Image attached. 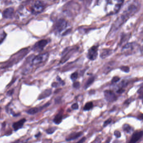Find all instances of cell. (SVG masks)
I'll return each mask as SVG.
<instances>
[{
  "mask_svg": "<svg viewBox=\"0 0 143 143\" xmlns=\"http://www.w3.org/2000/svg\"><path fill=\"white\" fill-rule=\"evenodd\" d=\"M140 6L137 0H129L121 8V13L116 22L115 28H118L130 17L134 15L139 9Z\"/></svg>",
  "mask_w": 143,
  "mask_h": 143,
  "instance_id": "1",
  "label": "cell"
},
{
  "mask_svg": "<svg viewBox=\"0 0 143 143\" xmlns=\"http://www.w3.org/2000/svg\"><path fill=\"white\" fill-rule=\"evenodd\" d=\"M124 0H98V4L108 15L118 13L122 6Z\"/></svg>",
  "mask_w": 143,
  "mask_h": 143,
  "instance_id": "2",
  "label": "cell"
},
{
  "mask_svg": "<svg viewBox=\"0 0 143 143\" xmlns=\"http://www.w3.org/2000/svg\"><path fill=\"white\" fill-rule=\"evenodd\" d=\"M33 15L34 14L32 13L30 8L23 6L20 8L16 13V18L21 21H26L31 18Z\"/></svg>",
  "mask_w": 143,
  "mask_h": 143,
  "instance_id": "3",
  "label": "cell"
},
{
  "mask_svg": "<svg viewBox=\"0 0 143 143\" xmlns=\"http://www.w3.org/2000/svg\"><path fill=\"white\" fill-rule=\"evenodd\" d=\"M30 8L33 14L36 15L43 11L45 8V5L42 1L37 0L33 3Z\"/></svg>",
  "mask_w": 143,
  "mask_h": 143,
  "instance_id": "4",
  "label": "cell"
},
{
  "mask_svg": "<svg viewBox=\"0 0 143 143\" xmlns=\"http://www.w3.org/2000/svg\"><path fill=\"white\" fill-rule=\"evenodd\" d=\"M68 26V22L65 20L59 19L55 24V31L58 34H60L65 31Z\"/></svg>",
  "mask_w": 143,
  "mask_h": 143,
  "instance_id": "5",
  "label": "cell"
},
{
  "mask_svg": "<svg viewBox=\"0 0 143 143\" xmlns=\"http://www.w3.org/2000/svg\"><path fill=\"white\" fill-rule=\"evenodd\" d=\"M75 51V48H72V47H68L65 49L62 53L63 57L60 60V63H62V64L64 63L67 60H68V59L73 54Z\"/></svg>",
  "mask_w": 143,
  "mask_h": 143,
  "instance_id": "6",
  "label": "cell"
},
{
  "mask_svg": "<svg viewBox=\"0 0 143 143\" xmlns=\"http://www.w3.org/2000/svg\"><path fill=\"white\" fill-rule=\"evenodd\" d=\"M49 54L48 53L42 54L36 56L33 59L32 64L34 65L40 64L41 63L45 62L48 58Z\"/></svg>",
  "mask_w": 143,
  "mask_h": 143,
  "instance_id": "7",
  "label": "cell"
},
{
  "mask_svg": "<svg viewBox=\"0 0 143 143\" xmlns=\"http://www.w3.org/2000/svg\"><path fill=\"white\" fill-rule=\"evenodd\" d=\"M48 42V41L46 39H42L41 40L39 41V42H37L34 46L33 47V51L36 52H40L43 50L46 46L47 45Z\"/></svg>",
  "mask_w": 143,
  "mask_h": 143,
  "instance_id": "8",
  "label": "cell"
},
{
  "mask_svg": "<svg viewBox=\"0 0 143 143\" xmlns=\"http://www.w3.org/2000/svg\"><path fill=\"white\" fill-rule=\"evenodd\" d=\"M137 43L135 42L127 43L123 47L122 51L125 52L126 54L130 55L131 54L134 53L133 51L137 47H138Z\"/></svg>",
  "mask_w": 143,
  "mask_h": 143,
  "instance_id": "9",
  "label": "cell"
},
{
  "mask_svg": "<svg viewBox=\"0 0 143 143\" xmlns=\"http://www.w3.org/2000/svg\"><path fill=\"white\" fill-rule=\"evenodd\" d=\"M98 46H93L88 50L87 58L91 60H94L97 58L98 55Z\"/></svg>",
  "mask_w": 143,
  "mask_h": 143,
  "instance_id": "10",
  "label": "cell"
},
{
  "mask_svg": "<svg viewBox=\"0 0 143 143\" xmlns=\"http://www.w3.org/2000/svg\"><path fill=\"white\" fill-rule=\"evenodd\" d=\"M105 99L109 102H113L117 100V96L113 91L111 90H105L104 92Z\"/></svg>",
  "mask_w": 143,
  "mask_h": 143,
  "instance_id": "11",
  "label": "cell"
},
{
  "mask_svg": "<svg viewBox=\"0 0 143 143\" xmlns=\"http://www.w3.org/2000/svg\"><path fill=\"white\" fill-rule=\"evenodd\" d=\"M50 105V103H47L44 105L40 107H34V108H30L28 111H26V112L29 114L33 115L38 113V112L42 111L44 108H45L47 107L48 106Z\"/></svg>",
  "mask_w": 143,
  "mask_h": 143,
  "instance_id": "12",
  "label": "cell"
},
{
  "mask_svg": "<svg viewBox=\"0 0 143 143\" xmlns=\"http://www.w3.org/2000/svg\"><path fill=\"white\" fill-rule=\"evenodd\" d=\"M26 121V118H23L21 119L18 121L13 123L12 124V127L13 128L14 132H17L18 130L22 129L23 127V125Z\"/></svg>",
  "mask_w": 143,
  "mask_h": 143,
  "instance_id": "13",
  "label": "cell"
},
{
  "mask_svg": "<svg viewBox=\"0 0 143 143\" xmlns=\"http://www.w3.org/2000/svg\"><path fill=\"white\" fill-rule=\"evenodd\" d=\"M143 135V131L137 132L132 136V138L128 143H136Z\"/></svg>",
  "mask_w": 143,
  "mask_h": 143,
  "instance_id": "14",
  "label": "cell"
},
{
  "mask_svg": "<svg viewBox=\"0 0 143 143\" xmlns=\"http://www.w3.org/2000/svg\"><path fill=\"white\" fill-rule=\"evenodd\" d=\"M82 134H83V133L81 132L71 133L67 137L66 140L68 142L74 140L79 138V137L82 135Z\"/></svg>",
  "mask_w": 143,
  "mask_h": 143,
  "instance_id": "15",
  "label": "cell"
},
{
  "mask_svg": "<svg viewBox=\"0 0 143 143\" xmlns=\"http://www.w3.org/2000/svg\"><path fill=\"white\" fill-rule=\"evenodd\" d=\"M14 15V9L11 7L7 8L3 11V17L6 18H12Z\"/></svg>",
  "mask_w": 143,
  "mask_h": 143,
  "instance_id": "16",
  "label": "cell"
},
{
  "mask_svg": "<svg viewBox=\"0 0 143 143\" xmlns=\"http://www.w3.org/2000/svg\"><path fill=\"white\" fill-rule=\"evenodd\" d=\"M52 93V90L51 89H47L42 92L38 97V99L40 100L47 98L50 96Z\"/></svg>",
  "mask_w": 143,
  "mask_h": 143,
  "instance_id": "17",
  "label": "cell"
},
{
  "mask_svg": "<svg viewBox=\"0 0 143 143\" xmlns=\"http://www.w3.org/2000/svg\"><path fill=\"white\" fill-rule=\"evenodd\" d=\"M112 53V50L109 49H104L102 50L100 53V57L102 59H105Z\"/></svg>",
  "mask_w": 143,
  "mask_h": 143,
  "instance_id": "18",
  "label": "cell"
},
{
  "mask_svg": "<svg viewBox=\"0 0 143 143\" xmlns=\"http://www.w3.org/2000/svg\"><path fill=\"white\" fill-rule=\"evenodd\" d=\"M63 114L62 112H60L56 115L53 119L54 122L57 125H59L61 123L63 120Z\"/></svg>",
  "mask_w": 143,
  "mask_h": 143,
  "instance_id": "19",
  "label": "cell"
},
{
  "mask_svg": "<svg viewBox=\"0 0 143 143\" xmlns=\"http://www.w3.org/2000/svg\"><path fill=\"white\" fill-rule=\"evenodd\" d=\"M129 39V35L125 34L123 35L122 37H121V39L120 41V45L121 46L125 45L126 44V42L128 41Z\"/></svg>",
  "mask_w": 143,
  "mask_h": 143,
  "instance_id": "20",
  "label": "cell"
},
{
  "mask_svg": "<svg viewBox=\"0 0 143 143\" xmlns=\"http://www.w3.org/2000/svg\"><path fill=\"white\" fill-rule=\"evenodd\" d=\"M95 79V78L94 77H91L89 78L85 84V87H84L85 89H87L88 87H89L92 84V83H93Z\"/></svg>",
  "mask_w": 143,
  "mask_h": 143,
  "instance_id": "21",
  "label": "cell"
},
{
  "mask_svg": "<svg viewBox=\"0 0 143 143\" xmlns=\"http://www.w3.org/2000/svg\"><path fill=\"white\" fill-rule=\"evenodd\" d=\"M93 107V104L92 102H90L86 103L84 107L83 110L85 111H90L92 109Z\"/></svg>",
  "mask_w": 143,
  "mask_h": 143,
  "instance_id": "22",
  "label": "cell"
},
{
  "mask_svg": "<svg viewBox=\"0 0 143 143\" xmlns=\"http://www.w3.org/2000/svg\"><path fill=\"white\" fill-rule=\"evenodd\" d=\"M57 128L55 127H52L49 128L46 130V132L48 134H53L55 132Z\"/></svg>",
  "mask_w": 143,
  "mask_h": 143,
  "instance_id": "23",
  "label": "cell"
},
{
  "mask_svg": "<svg viewBox=\"0 0 143 143\" xmlns=\"http://www.w3.org/2000/svg\"><path fill=\"white\" fill-rule=\"evenodd\" d=\"M123 129L127 133H130L132 131V128L128 124H125L124 125Z\"/></svg>",
  "mask_w": 143,
  "mask_h": 143,
  "instance_id": "24",
  "label": "cell"
},
{
  "mask_svg": "<svg viewBox=\"0 0 143 143\" xmlns=\"http://www.w3.org/2000/svg\"><path fill=\"white\" fill-rule=\"evenodd\" d=\"M109 64V65L108 64L107 65L105 69H104V73L105 74H108L109 72H110V71H111V70H112L113 65H110V63Z\"/></svg>",
  "mask_w": 143,
  "mask_h": 143,
  "instance_id": "25",
  "label": "cell"
},
{
  "mask_svg": "<svg viewBox=\"0 0 143 143\" xmlns=\"http://www.w3.org/2000/svg\"><path fill=\"white\" fill-rule=\"evenodd\" d=\"M6 36V34L4 31L0 32V44L3 42V41L4 40Z\"/></svg>",
  "mask_w": 143,
  "mask_h": 143,
  "instance_id": "26",
  "label": "cell"
},
{
  "mask_svg": "<svg viewBox=\"0 0 143 143\" xmlns=\"http://www.w3.org/2000/svg\"><path fill=\"white\" fill-rule=\"evenodd\" d=\"M77 77H78V73L77 72H75L71 75L70 78L72 81L74 82L76 79H77Z\"/></svg>",
  "mask_w": 143,
  "mask_h": 143,
  "instance_id": "27",
  "label": "cell"
},
{
  "mask_svg": "<svg viewBox=\"0 0 143 143\" xmlns=\"http://www.w3.org/2000/svg\"><path fill=\"white\" fill-rule=\"evenodd\" d=\"M120 69L121 70V71L126 73H128L130 71V68L127 66H122L120 68Z\"/></svg>",
  "mask_w": 143,
  "mask_h": 143,
  "instance_id": "28",
  "label": "cell"
},
{
  "mask_svg": "<svg viewBox=\"0 0 143 143\" xmlns=\"http://www.w3.org/2000/svg\"><path fill=\"white\" fill-rule=\"evenodd\" d=\"M112 119L111 118H109L108 119H107L106 121H105L103 123V126L104 127H105L106 126H107L108 125H109L110 124H111V122H112Z\"/></svg>",
  "mask_w": 143,
  "mask_h": 143,
  "instance_id": "29",
  "label": "cell"
},
{
  "mask_svg": "<svg viewBox=\"0 0 143 143\" xmlns=\"http://www.w3.org/2000/svg\"><path fill=\"white\" fill-rule=\"evenodd\" d=\"M120 80V78L119 77H118V76H115V77H113L112 79L111 82H112V83H116L117 82H118Z\"/></svg>",
  "mask_w": 143,
  "mask_h": 143,
  "instance_id": "30",
  "label": "cell"
},
{
  "mask_svg": "<svg viewBox=\"0 0 143 143\" xmlns=\"http://www.w3.org/2000/svg\"><path fill=\"white\" fill-rule=\"evenodd\" d=\"M57 80L59 82V83H60L61 85H65V82L58 76H57Z\"/></svg>",
  "mask_w": 143,
  "mask_h": 143,
  "instance_id": "31",
  "label": "cell"
},
{
  "mask_svg": "<svg viewBox=\"0 0 143 143\" xmlns=\"http://www.w3.org/2000/svg\"><path fill=\"white\" fill-rule=\"evenodd\" d=\"M73 86L75 88H79L80 87V83L79 82H74L73 83Z\"/></svg>",
  "mask_w": 143,
  "mask_h": 143,
  "instance_id": "32",
  "label": "cell"
},
{
  "mask_svg": "<svg viewBox=\"0 0 143 143\" xmlns=\"http://www.w3.org/2000/svg\"><path fill=\"white\" fill-rule=\"evenodd\" d=\"M114 134L117 138H120L121 137V133L118 131H115L114 132Z\"/></svg>",
  "mask_w": 143,
  "mask_h": 143,
  "instance_id": "33",
  "label": "cell"
},
{
  "mask_svg": "<svg viewBox=\"0 0 143 143\" xmlns=\"http://www.w3.org/2000/svg\"><path fill=\"white\" fill-rule=\"evenodd\" d=\"M71 108L73 110L78 109L79 108V105L77 103H75L72 105Z\"/></svg>",
  "mask_w": 143,
  "mask_h": 143,
  "instance_id": "34",
  "label": "cell"
},
{
  "mask_svg": "<svg viewBox=\"0 0 143 143\" xmlns=\"http://www.w3.org/2000/svg\"><path fill=\"white\" fill-rule=\"evenodd\" d=\"M86 138L85 137H83L80 140H79L78 142H77L75 143H83L86 140Z\"/></svg>",
  "mask_w": 143,
  "mask_h": 143,
  "instance_id": "35",
  "label": "cell"
},
{
  "mask_svg": "<svg viewBox=\"0 0 143 143\" xmlns=\"http://www.w3.org/2000/svg\"><path fill=\"white\" fill-rule=\"evenodd\" d=\"M124 91H125V90H124V89L122 88H120L118 90L117 92L119 94H121L123 93Z\"/></svg>",
  "mask_w": 143,
  "mask_h": 143,
  "instance_id": "36",
  "label": "cell"
},
{
  "mask_svg": "<svg viewBox=\"0 0 143 143\" xmlns=\"http://www.w3.org/2000/svg\"><path fill=\"white\" fill-rule=\"evenodd\" d=\"M59 86L58 83L56 82H54L52 84V86L53 87H57Z\"/></svg>",
  "mask_w": 143,
  "mask_h": 143,
  "instance_id": "37",
  "label": "cell"
},
{
  "mask_svg": "<svg viewBox=\"0 0 143 143\" xmlns=\"http://www.w3.org/2000/svg\"><path fill=\"white\" fill-rule=\"evenodd\" d=\"M13 90H10V91H8V92H7V95H8V96H10L11 95H12V94L13 93Z\"/></svg>",
  "mask_w": 143,
  "mask_h": 143,
  "instance_id": "38",
  "label": "cell"
},
{
  "mask_svg": "<svg viewBox=\"0 0 143 143\" xmlns=\"http://www.w3.org/2000/svg\"><path fill=\"white\" fill-rule=\"evenodd\" d=\"M138 118L139 120H143V114H141L139 115Z\"/></svg>",
  "mask_w": 143,
  "mask_h": 143,
  "instance_id": "39",
  "label": "cell"
},
{
  "mask_svg": "<svg viewBox=\"0 0 143 143\" xmlns=\"http://www.w3.org/2000/svg\"><path fill=\"white\" fill-rule=\"evenodd\" d=\"M41 135V133L40 132H39V133H37V134L35 135V137L36 138H38V137H39Z\"/></svg>",
  "mask_w": 143,
  "mask_h": 143,
  "instance_id": "40",
  "label": "cell"
},
{
  "mask_svg": "<svg viewBox=\"0 0 143 143\" xmlns=\"http://www.w3.org/2000/svg\"><path fill=\"white\" fill-rule=\"evenodd\" d=\"M20 142V140H17L15 141L14 142H12L10 143H19Z\"/></svg>",
  "mask_w": 143,
  "mask_h": 143,
  "instance_id": "41",
  "label": "cell"
},
{
  "mask_svg": "<svg viewBox=\"0 0 143 143\" xmlns=\"http://www.w3.org/2000/svg\"><path fill=\"white\" fill-rule=\"evenodd\" d=\"M19 0L21 1L25 2L26 1H27V0Z\"/></svg>",
  "mask_w": 143,
  "mask_h": 143,
  "instance_id": "42",
  "label": "cell"
},
{
  "mask_svg": "<svg viewBox=\"0 0 143 143\" xmlns=\"http://www.w3.org/2000/svg\"><path fill=\"white\" fill-rule=\"evenodd\" d=\"M141 51H142V53L143 54V47H142V49H141Z\"/></svg>",
  "mask_w": 143,
  "mask_h": 143,
  "instance_id": "43",
  "label": "cell"
},
{
  "mask_svg": "<svg viewBox=\"0 0 143 143\" xmlns=\"http://www.w3.org/2000/svg\"><path fill=\"white\" fill-rule=\"evenodd\" d=\"M141 98L142 99V103H143V95H142V96H141Z\"/></svg>",
  "mask_w": 143,
  "mask_h": 143,
  "instance_id": "44",
  "label": "cell"
},
{
  "mask_svg": "<svg viewBox=\"0 0 143 143\" xmlns=\"http://www.w3.org/2000/svg\"><path fill=\"white\" fill-rule=\"evenodd\" d=\"M1 108L0 107V113H1Z\"/></svg>",
  "mask_w": 143,
  "mask_h": 143,
  "instance_id": "45",
  "label": "cell"
},
{
  "mask_svg": "<svg viewBox=\"0 0 143 143\" xmlns=\"http://www.w3.org/2000/svg\"></svg>",
  "mask_w": 143,
  "mask_h": 143,
  "instance_id": "46",
  "label": "cell"
}]
</instances>
